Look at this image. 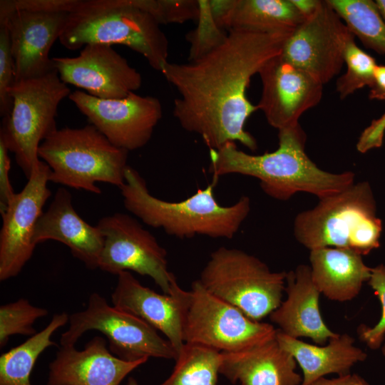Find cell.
I'll use <instances>...</instances> for the list:
<instances>
[{
    "instance_id": "cell-1",
    "label": "cell",
    "mask_w": 385,
    "mask_h": 385,
    "mask_svg": "<svg viewBox=\"0 0 385 385\" xmlns=\"http://www.w3.org/2000/svg\"><path fill=\"white\" fill-rule=\"evenodd\" d=\"M291 34L232 29L194 60L165 63L160 72L178 93L173 113L180 126L200 135L210 150L238 141L255 150L257 141L245 125L259 109L246 91L251 78L282 53Z\"/></svg>"
},
{
    "instance_id": "cell-2",
    "label": "cell",
    "mask_w": 385,
    "mask_h": 385,
    "mask_svg": "<svg viewBox=\"0 0 385 385\" xmlns=\"http://www.w3.org/2000/svg\"><path fill=\"white\" fill-rule=\"evenodd\" d=\"M278 131L279 146L271 153L248 154L235 142L210 150L209 171L213 178L229 174L251 176L260 180L267 195L280 200L300 192L321 199L354 183L352 172L329 173L311 160L304 150L307 135L299 124Z\"/></svg>"
},
{
    "instance_id": "cell-3",
    "label": "cell",
    "mask_w": 385,
    "mask_h": 385,
    "mask_svg": "<svg viewBox=\"0 0 385 385\" xmlns=\"http://www.w3.org/2000/svg\"><path fill=\"white\" fill-rule=\"evenodd\" d=\"M217 182L213 178L205 188L182 201H166L150 194L145 179L128 165L119 189L125 209L150 227L180 239L196 235L232 239L250 212V199L242 196L232 205H220L214 193Z\"/></svg>"
},
{
    "instance_id": "cell-4",
    "label": "cell",
    "mask_w": 385,
    "mask_h": 385,
    "mask_svg": "<svg viewBox=\"0 0 385 385\" xmlns=\"http://www.w3.org/2000/svg\"><path fill=\"white\" fill-rule=\"evenodd\" d=\"M58 40L71 51L91 43L123 45L158 71L168 61L167 36L138 0H77Z\"/></svg>"
},
{
    "instance_id": "cell-5",
    "label": "cell",
    "mask_w": 385,
    "mask_h": 385,
    "mask_svg": "<svg viewBox=\"0 0 385 385\" xmlns=\"http://www.w3.org/2000/svg\"><path fill=\"white\" fill-rule=\"evenodd\" d=\"M382 229L371 186L364 181L319 199L294 222L296 240L309 250L345 248L361 256L379 247Z\"/></svg>"
},
{
    "instance_id": "cell-6",
    "label": "cell",
    "mask_w": 385,
    "mask_h": 385,
    "mask_svg": "<svg viewBox=\"0 0 385 385\" xmlns=\"http://www.w3.org/2000/svg\"><path fill=\"white\" fill-rule=\"evenodd\" d=\"M39 158L50 168V182L101 194L98 183L120 188L128 151L111 143L96 128H57L40 145Z\"/></svg>"
},
{
    "instance_id": "cell-7",
    "label": "cell",
    "mask_w": 385,
    "mask_h": 385,
    "mask_svg": "<svg viewBox=\"0 0 385 385\" xmlns=\"http://www.w3.org/2000/svg\"><path fill=\"white\" fill-rule=\"evenodd\" d=\"M286 275L241 250L220 247L211 253L198 281L212 294L261 322L282 302Z\"/></svg>"
},
{
    "instance_id": "cell-8",
    "label": "cell",
    "mask_w": 385,
    "mask_h": 385,
    "mask_svg": "<svg viewBox=\"0 0 385 385\" xmlns=\"http://www.w3.org/2000/svg\"><path fill=\"white\" fill-rule=\"evenodd\" d=\"M71 93L56 69L39 78L15 81L11 86L12 108L2 120L0 140L14 154L27 179L41 160V143L57 129L60 103Z\"/></svg>"
},
{
    "instance_id": "cell-9",
    "label": "cell",
    "mask_w": 385,
    "mask_h": 385,
    "mask_svg": "<svg viewBox=\"0 0 385 385\" xmlns=\"http://www.w3.org/2000/svg\"><path fill=\"white\" fill-rule=\"evenodd\" d=\"M77 0H1L0 24L9 33L15 81L55 70L50 50Z\"/></svg>"
},
{
    "instance_id": "cell-10",
    "label": "cell",
    "mask_w": 385,
    "mask_h": 385,
    "mask_svg": "<svg viewBox=\"0 0 385 385\" xmlns=\"http://www.w3.org/2000/svg\"><path fill=\"white\" fill-rule=\"evenodd\" d=\"M68 327L60 338L61 346L75 345L88 331H98L108 341V349L123 360L135 361L150 357L177 359L168 339L142 319L113 305L101 294H90L84 309L69 316Z\"/></svg>"
},
{
    "instance_id": "cell-11",
    "label": "cell",
    "mask_w": 385,
    "mask_h": 385,
    "mask_svg": "<svg viewBox=\"0 0 385 385\" xmlns=\"http://www.w3.org/2000/svg\"><path fill=\"white\" fill-rule=\"evenodd\" d=\"M277 332L273 325L252 320L212 294L198 279L192 282L183 322L185 344L236 351L274 339Z\"/></svg>"
},
{
    "instance_id": "cell-12",
    "label": "cell",
    "mask_w": 385,
    "mask_h": 385,
    "mask_svg": "<svg viewBox=\"0 0 385 385\" xmlns=\"http://www.w3.org/2000/svg\"><path fill=\"white\" fill-rule=\"evenodd\" d=\"M97 226L103 236L98 268L118 275L134 272L148 276L170 294L175 275L168 270L167 252L155 237L133 217L115 212L100 219Z\"/></svg>"
},
{
    "instance_id": "cell-13",
    "label": "cell",
    "mask_w": 385,
    "mask_h": 385,
    "mask_svg": "<svg viewBox=\"0 0 385 385\" xmlns=\"http://www.w3.org/2000/svg\"><path fill=\"white\" fill-rule=\"evenodd\" d=\"M354 40L328 0L320 1L316 11L289 35L280 56L322 85L337 75L347 45Z\"/></svg>"
},
{
    "instance_id": "cell-14",
    "label": "cell",
    "mask_w": 385,
    "mask_h": 385,
    "mask_svg": "<svg viewBox=\"0 0 385 385\" xmlns=\"http://www.w3.org/2000/svg\"><path fill=\"white\" fill-rule=\"evenodd\" d=\"M68 98L111 143L128 152L150 141L163 115L159 99L135 92L123 98L102 99L76 90Z\"/></svg>"
},
{
    "instance_id": "cell-15",
    "label": "cell",
    "mask_w": 385,
    "mask_h": 385,
    "mask_svg": "<svg viewBox=\"0 0 385 385\" xmlns=\"http://www.w3.org/2000/svg\"><path fill=\"white\" fill-rule=\"evenodd\" d=\"M50 168L41 160L34 167L23 189L16 192L1 214L0 280L17 276L31 258L36 245L33 236L51 191Z\"/></svg>"
},
{
    "instance_id": "cell-16",
    "label": "cell",
    "mask_w": 385,
    "mask_h": 385,
    "mask_svg": "<svg viewBox=\"0 0 385 385\" xmlns=\"http://www.w3.org/2000/svg\"><path fill=\"white\" fill-rule=\"evenodd\" d=\"M52 61L63 83L96 98H123L142 85L141 74L112 46L88 44L76 57H54Z\"/></svg>"
},
{
    "instance_id": "cell-17",
    "label": "cell",
    "mask_w": 385,
    "mask_h": 385,
    "mask_svg": "<svg viewBox=\"0 0 385 385\" xmlns=\"http://www.w3.org/2000/svg\"><path fill=\"white\" fill-rule=\"evenodd\" d=\"M280 54L258 73L262 88L257 105L267 123L278 130L298 125L300 116L319 103L323 91L321 83Z\"/></svg>"
},
{
    "instance_id": "cell-18",
    "label": "cell",
    "mask_w": 385,
    "mask_h": 385,
    "mask_svg": "<svg viewBox=\"0 0 385 385\" xmlns=\"http://www.w3.org/2000/svg\"><path fill=\"white\" fill-rule=\"evenodd\" d=\"M117 276L111 297L112 304L163 333L178 356L185 344L183 322L189 291L182 289L175 280L170 294H160L143 286L130 272Z\"/></svg>"
},
{
    "instance_id": "cell-19",
    "label": "cell",
    "mask_w": 385,
    "mask_h": 385,
    "mask_svg": "<svg viewBox=\"0 0 385 385\" xmlns=\"http://www.w3.org/2000/svg\"><path fill=\"white\" fill-rule=\"evenodd\" d=\"M147 361L120 359L111 352L104 338L96 336L82 350L60 345L48 365L46 385H120Z\"/></svg>"
},
{
    "instance_id": "cell-20",
    "label": "cell",
    "mask_w": 385,
    "mask_h": 385,
    "mask_svg": "<svg viewBox=\"0 0 385 385\" xmlns=\"http://www.w3.org/2000/svg\"><path fill=\"white\" fill-rule=\"evenodd\" d=\"M55 240L67 246L73 257L87 268H98L103 236L97 226L86 222L76 211L70 192L61 187L48 207L39 217L33 242Z\"/></svg>"
},
{
    "instance_id": "cell-21",
    "label": "cell",
    "mask_w": 385,
    "mask_h": 385,
    "mask_svg": "<svg viewBox=\"0 0 385 385\" xmlns=\"http://www.w3.org/2000/svg\"><path fill=\"white\" fill-rule=\"evenodd\" d=\"M284 292L286 299L270 314L279 330L293 338H309L317 345H324L339 334L323 320L321 293L312 281L310 266L300 265L287 272Z\"/></svg>"
},
{
    "instance_id": "cell-22",
    "label": "cell",
    "mask_w": 385,
    "mask_h": 385,
    "mask_svg": "<svg viewBox=\"0 0 385 385\" xmlns=\"http://www.w3.org/2000/svg\"><path fill=\"white\" fill-rule=\"evenodd\" d=\"M293 356L276 338L249 349L221 352L220 374L240 385H300Z\"/></svg>"
},
{
    "instance_id": "cell-23",
    "label": "cell",
    "mask_w": 385,
    "mask_h": 385,
    "mask_svg": "<svg viewBox=\"0 0 385 385\" xmlns=\"http://www.w3.org/2000/svg\"><path fill=\"white\" fill-rule=\"evenodd\" d=\"M220 29L292 33L305 18L291 0H210Z\"/></svg>"
},
{
    "instance_id": "cell-24",
    "label": "cell",
    "mask_w": 385,
    "mask_h": 385,
    "mask_svg": "<svg viewBox=\"0 0 385 385\" xmlns=\"http://www.w3.org/2000/svg\"><path fill=\"white\" fill-rule=\"evenodd\" d=\"M276 340L293 356L302 369L300 385H311L330 374L337 376L350 374L354 365L367 357L366 352L354 345V339L348 334H339L327 344L317 345L291 337L277 329Z\"/></svg>"
},
{
    "instance_id": "cell-25",
    "label": "cell",
    "mask_w": 385,
    "mask_h": 385,
    "mask_svg": "<svg viewBox=\"0 0 385 385\" xmlns=\"http://www.w3.org/2000/svg\"><path fill=\"white\" fill-rule=\"evenodd\" d=\"M311 276L321 294L335 302L351 301L368 282L371 268L359 254L345 248L322 247L310 250Z\"/></svg>"
},
{
    "instance_id": "cell-26",
    "label": "cell",
    "mask_w": 385,
    "mask_h": 385,
    "mask_svg": "<svg viewBox=\"0 0 385 385\" xmlns=\"http://www.w3.org/2000/svg\"><path fill=\"white\" fill-rule=\"evenodd\" d=\"M66 312L55 314L45 328L0 356V385H32L30 376L39 356L56 345L52 335L68 323Z\"/></svg>"
},
{
    "instance_id": "cell-27",
    "label": "cell",
    "mask_w": 385,
    "mask_h": 385,
    "mask_svg": "<svg viewBox=\"0 0 385 385\" xmlns=\"http://www.w3.org/2000/svg\"><path fill=\"white\" fill-rule=\"evenodd\" d=\"M350 31L362 43L385 55V23L371 0H328Z\"/></svg>"
},
{
    "instance_id": "cell-28",
    "label": "cell",
    "mask_w": 385,
    "mask_h": 385,
    "mask_svg": "<svg viewBox=\"0 0 385 385\" xmlns=\"http://www.w3.org/2000/svg\"><path fill=\"white\" fill-rule=\"evenodd\" d=\"M221 352L185 344L172 373L160 385H217Z\"/></svg>"
},
{
    "instance_id": "cell-29",
    "label": "cell",
    "mask_w": 385,
    "mask_h": 385,
    "mask_svg": "<svg viewBox=\"0 0 385 385\" xmlns=\"http://www.w3.org/2000/svg\"><path fill=\"white\" fill-rule=\"evenodd\" d=\"M48 310L31 304L24 298L0 307V347L3 348L11 336H33L36 334L34 324L46 316Z\"/></svg>"
},
{
    "instance_id": "cell-30",
    "label": "cell",
    "mask_w": 385,
    "mask_h": 385,
    "mask_svg": "<svg viewBox=\"0 0 385 385\" xmlns=\"http://www.w3.org/2000/svg\"><path fill=\"white\" fill-rule=\"evenodd\" d=\"M344 63L346 64V71L337 79L336 84L341 99L366 86L369 87L377 66L375 59L359 48L354 40L346 46Z\"/></svg>"
},
{
    "instance_id": "cell-31",
    "label": "cell",
    "mask_w": 385,
    "mask_h": 385,
    "mask_svg": "<svg viewBox=\"0 0 385 385\" xmlns=\"http://www.w3.org/2000/svg\"><path fill=\"white\" fill-rule=\"evenodd\" d=\"M138 2L160 25L197 20L200 15L198 0H138Z\"/></svg>"
},
{
    "instance_id": "cell-32",
    "label": "cell",
    "mask_w": 385,
    "mask_h": 385,
    "mask_svg": "<svg viewBox=\"0 0 385 385\" xmlns=\"http://www.w3.org/2000/svg\"><path fill=\"white\" fill-rule=\"evenodd\" d=\"M379 300L381 314L374 327L361 324L357 328L359 339L369 349H381L385 339V265L380 264L371 268V277L367 282Z\"/></svg>"
},
{
    "instance_id": "cell-33",
    "label": "cell",
    "mask_w": 385,
    "mask_h": 385,
    "mask_svg": "<svg viewBox=\"0 0 385 385\" xmlns=\"http://www.w3.org/2000/svg\"><path fill=\"white\" fill-rule=\"evenodd\" d=\"M200 5V15L198 17L199 26L195 31L192 46L190 48L188 61L194 60L217 46L226 36L221 32L212 16L210 1L208 0H198Z\"/></svg>"
},
{
    "instance_id": "cell-34",
    "label": "cell",
    "mask_w": 385,
    "mask_h": 385,
    "mask_svg": "<svg viewBox=\"0 0 385 385\" xmlns=\"http://www.w3.org/2000/svg\"><path fill=\"white\" fill-rule=\"evenodd\" d=\"M14 82V61L10 38L6 26L0 24V115L2 118L11 111L13 101L9 91Z\"/></svg>"
},
{
    "instance_id": "cell-35",
    "label": "cell",
    "mask_w": 385,
    "mask_h": 385,
    "mask_svg": "<svg viewBox=\"0 0 385 385\" xmlns=\"http://www.w3.org/2000/svg\"><path fill=\"white\" fill-rule=\"evenodd\" d=\"M9 149L5 143L0 140V212L6 210L9 203L14 197V192L9 178L11 160L9 156Z\"/></svg>"
},
{
    "instance_id": "cell-36",
    "label": "cell",
    "mask_w": 385,
    "mask_h": 385,
    "mask_svg": "<svg viewBox=\"0 0 385 385\" xmlns=\"http://www.w3.org/2000/svg\"><path fill=\"white\" fill-rule=\"evenodd\" d=\"M385 134V113L374 119L361 133L356 143L359 152L364 153L368 150L380 148L383 144Z\"/></svg>"
},
{
    "instance_id": "cell-37",
    "label": "cell",
    "mask_w": 385,
    "mask_h": 385,
    "mask_svg": "<svg viewBox=\"0 0 385 385\" xmlns=\"http://www.w3.org/2000/svg\"><path fill=\"white\" fill-rule=\"evenodd\" d=\"M369 88V98L371 100L385 101V66H376Z\"/></svg>"
},
{
    "instance_id": "cell-38",
    "label": "cell",
    "mask_w": 385,
    "mask_h": 385,
    "mask_svg": "<svg viewBox=\"0 0 385 385\" xmlns=\"http://www.w3.org/2000/svg\"><path fill=\"white\" fill-rule=\"evenodd\" d=\"M311 385H370L363 377L356 374L338 376L337 378L322 377Z\"/></svg>"
},
{
    "instance_id": "cell-39",
    "label": "cell",
    "mask_w": 385,
    "mask_h": 385,
    "mask_svg": "<svg viewBox=\"0 0 385 385\" xmlns=\"http://www.w3.org/2000/svg\"><path fill=\"white\" fill-rule=\"evenodd\" d=\"M321 0H291L297 9L306 19L317 9Z\"/></svg>"
},
{
    "instance_id": "cell-40",
    "label": "cell",
    "mask_w": 385,
    "mask_h": 385,
    "mask_svg": "<svg viewBox=\"0 0 385 385\" xmlns=\"http://www.w3.org/2000/svg\"><path fill=\"white\" fill-rule=\"evenodd\" d=\"M379 11L385 23V0L375 1Z\"/></svg>"
},
{
    "instance_id": "cell-41",
    "label": "cell",
    "mask_w": 385,
    "mask_h": 385,
    "mask_svg": "<svg viewBox=\"0 0 385 385\" xmlns=\"http://www.w3.org/2000/svg\"><path fill=\"white\" fill-rule=\"evenodd\" d=\"M127 385H139L138 381L133 377H129Z\"/></svg>"
},
{
    "instance_id": "cell-42",
    "label": "cell",
    "mask_w": 385,
    "mask_h": 385,
    "mask_svg": "<svg viewBox=\"0 0 385 385\" xmlns=\"http://www.w3.org/2000/svg\"><path fill=\"white\" fill-rule=\"evenodd\" d=\"M381 351L382 355L385 357V343L381 347Z\"/></svg>"
}]
</instances>
